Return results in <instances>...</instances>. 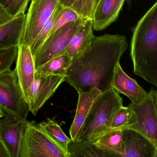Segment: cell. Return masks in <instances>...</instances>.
Segmentation results:
<instances>
[{
	"mask_svg": "<svg viewBox=\"0 0 157 157\" xmlns=\"http://www.w3.org/2000/svg\"><path fill=\"white\" fill-rule=\"evenodd\" d=\"M130 57L136 75L157 86V2L133 30Z\"/></svg>",
	"mask_w": 157,
	"mask_h": 157,
	"instance_id": "2",
	"label": "cell"
},
{
	"mask_svg": "<svg viewBox=\"0 0 157 157\" xmlns=\"http://www.w3.org/2000/svg\"><path fill=\"white\" fill-rule=\"evenodd\" d=\"M26 119L3 117L0 118V140L10 157H20L21 143Z\"/></svg>",
	"mask_w": 157,
	"mask_h": 157,
	"instance_id": "10",
	"label": "cell"
},
{
	"mask_svg": "<svg viewBox=\"0 0 157 157\" xmlns=\"http://www.w3.org/2000/svg\"><path fill=\"white\" fill-rule=\"evenodd\" d=\"M68 153L69 157H115L111 152L100 149L88 140H71Z\"/></svg>",
	"mask_w": 157,
	"mask_h": 157,
	"instance_id": "19",
	"label": "cell"
},
{
	"mask_svg": "<svg viewBox=\"0 0 157 157\" xmlns=\"http://www.w3.org/2000/svg\"><path fill=\"white\" fill-rule=\"evenodd\" d=\"M132 114V110L130 107L123 105L113 117L108 131L124 128L130 122Z\"/></svg>",
	"mask_w": 157,
	"mask_h": 157,
	"instance_id": "24",
	"label": "cell"
},
{
	"mask_svg": "<svg viewBox=\"0 0 157 157\" xmlns=\"http://www.w3.org/2000/svg\"><path fill=\"white\" fill-rule=\"evenodd\" d=\"M87 20L79 18L49 36L34 55L36 69L52 59L64 54L71 37Z\"/></svg>",
	"mask_w": 157,
	"mask_h": 157,
	"instance_id": "7",
	"label": "cell"
},
{
	"mask_svg": "<svg viewBox=\"0 0 157 157\" xmlns=\"http://www.w3.org/2000/svg\"><path fill=\"white\" fill-rule=\"evenodd\" d=\"M79 18H81L74 11L69 8L63 7L54 22L48 37L62 26Z\"/></svg>",
	"mask_w": 157,
	"mask_h": 157,
	"instance_id": "26",
	"label": "cell"
},
{
	"mask_svg": "<svg viewBox=\"0 0 157 157\" xmlns=\"http://www.w3.org/2000/svg\"><path fill=\"white\" fill-rule=\"evenodd\" d=\"M36 0H31V2H35Z\"/></svg>",
	"mask_w": 157,
	"mask_h": 157,
	"instance_id": "31",
	"label": "cell"
},
{
	"mask_svg": "<svg viewBox=\"0 0 157 157\" xmlns=\"http://www.w3.org/2000/svg\"><path fill=\"white\" fill-rule=\"evenodd\" d=\"M25 16V14L19 15L7 23L0 26V50L18 47L20 44Z\"/></svg>",
	"mask_w": 157,
	"mask_h": 157,
	"instance_id": "17",
	"label": "cell"
},
{
	"mask_svg": "<svg viewBox=\"0 0 157 157\" xmlns=\"http://www.w3.org/2000/svg\"><path fill=\"white\" fill-rule=\"evenodd\" d=\"M63 7L62 5L59 3L58 5L56 8L55 10L54 11L53 13H52L51 17L49 18L48 21L43 26L39 33V34L38 35L37 37L35 40L34 42L30 47L33 56H34L36 51L40 48V47L42 45V44H44V42L48 37L49 33L53 27L54 22Z\"/></svg>",
	"mask_w": 157,
	"mask_h": 157,
	"instance_id": "23",
	"label": "cell"
},
{
	"mask_svg": "<svg viewBox=\"0 0 157 157\" xmlns=\"http://www.w3.org/2000/svg\"><path fill=\"white\" fill-rule=\"evenodd\" d=\"M4 117V115H3V113H2L1 109H0V118L2 117Z\"/></svg>",
	"mask_w": 157,
	"mask_h": 157,
	"instance_id": "30",
	"label": "cell"
},
{
	"mask_svg": "<svg viewBox=\"0 0 157 157\" xmlns=\"http://www.w3.org/2000/svg\"><path fill=\"white\" fill-rule=\"evenodd\" d=\"M0 109L4 116L24 120L27 118L29 108L15 70L0 72Z\"/></svg>",
	"mask_w": 157,
	"mask_h": 157,
	"instance_id": "4",
	"label": "cell"
},
{
	"mask_svg": "<svg viewBox=\"0 0 157 157\" xmlns=\"http://www.w3.org/2000/svg\"><path fill=\"white\" fill-rule=\"evenodd\" d=\"M123 99L112 87L95 99L76 140L93 141L109 130L117 110L123 106Z\"/></svg>",
	"mask_w": 157,
	"mask_h": 157,
	"instance_id": "3",
	"label": "cell"
},
{
	"mask_svg": "<svg viewBox=\"0 0 157 157\" xmlns=\"http://www.w3.org/2000/svg\"><path fill=\"white\" fill-rule=\"evenodd\" d=\"M125 0H100L92 19L93 28L104 30L117 20Z\"/></svg>",
	"mask_w": 157,
	"mask_h": 157,
	"instance_id": "15",
	"label": "cell"
},
{
	"mask_svg": "<svg viewBox=\"0 0 157 157\" xmlns=\"http://www.w3.org/2000/svg\"><path fill=\"white\" fill-rule=\"evenodd\" d=\"M112 87L118 93L126 96L132 104L141 102L147 94L146 92L137 82L136 80L126 74L120 65H117L113 78Z\"/></svg>",
	"mask_w": 157,
	"mask_h": 157,
	"instance_id": "13",
	"label": "cell"
},
{
	"mask_svg": "<svg viewBox=\"0 0 157 157\" xmlns=\"http://www.w3.org/2000/svg\"><path fill=\"white\" fill-rule=\"evenodd\" d=\"M125 36L106 34L94 36L88 48L72 60L65 81L77 92L112 88L117 65L128 48Z\"/></svg>",
	"mask_w": 157,
	"mask_h": 157,
	"instance_id": "1",
	"label": "cell"
},
{
	"mask_svg": "<svg viewBox=\"0 0 157 157\" xmlns=\"http://www.w3.org/2000/svg\"><path fill=\"white\" fill-rule=\"evenodd\" d=\"M100 0H59L63 7L74 11L81 18L92 20Z\"/></svg>",
	"mask_w": 157,
	"mask_h": 157,
	"instance_id": "21",
	"label": "cell"
},
{
	"mask_svg": "<svg viewBox=\"0 0 157 157\" xmlns=\"http://www.w3.org/2000/svg\"><path fill=\"white\" fill-rule=\"evenodd\" d=\"M0 157H10L5 146L1 140H0Z\"/></svg>",
	"mask_w": 157,
	"mask_h": 157,
	"instance_id": "29",
	"label": "cell"
},
{
	"mask_svg": "<svg viewBox=\"0 0 157 157\" xmlns=\"http://www.w3.org/2000/svg\"><path fill=\"white\" fill-rule=\"evenodd\" d=\"M31 0H0V4L13 17L25 14Z\"/></svg>",
	"mask_w": 157,
	"mask_h": 157,
	"instance_id": "25",
	"label": "cell"
},
{
	"mask_svg": "<svg viewBox=\"0 0 157 157\" xmlns=\"http://www.w3.org/2000/svg\"><path fill=\"white\" fill-rule=\"evenodd\" d=\"M78 100L74 120L70 129L71 139L75 141L79 134L95 99L101 94L97 88L89 92H78Z\"/></svg>",
	"mask_w": 157,
	"mask_h": 157,
	"instance_id": "14",
	"label": "cell"
},
{
	"mask_svg": "<svg viewBox=\"0 0 157 157\" xmlns=\"http://www.w3.org/2000/svg\"><path fill=\"white\" fill-rule=\"evenodd\" d=\"M59 3V0H36L31 2L20 43L31 46Z\"/></svg>",
	"mask_w": 157,
	"mask_h": 157,
	"instance_id": "8",
	"label": "cell"
},
{
	"mask_svg": "<svg viewBox=\"0 0 157 157\" xmlns=\"http://www.w3.org/2000/svg\"><path fill=\"white\" fill-rule=\"evenodd\" d=\"M65 76L36 72L26 96L29 112L36 116L65 81Z\"/></svg>",
	"mask_w": 157,
	"mask_h": 157,
	"instance_id": "9",
	"label": "cell"
},
{
	"mask_svg": "<svg viewBox=\"0 0 157 157\" xmlns=\"http://www.w3.org/2000/svg\"><path fill=\"white\" fill-rule=\"evenodd\" d=\"M72 59L65 54L52 59L36 69L38 73L66 76Z\"/></svg>",
	"mask_w": 157,
	"mask_h": 157,
	"instance_id": "22",
	"label": "cell"
},
{
	"mask_svg": "<svg viewBox=\"0 0 157 157\" xmlns=\"http://www.w3.org/2000/svg\"><path fill=\"white\" fill-rule=\"evenodd\" d=\"M128 106L132 110V117L124 128L138 132L157 147V91L151 89L142 101L138 104L131 103Z\"/></svg>",
	"mask_w": 157,
	"mask_h": 157,
	"instance_id": "5",
	"label": "cell"
},
{
	"mask_svg": "<svg viewBox=\"0 0 157 157\" xmlns=\"http://www.w3.org/2000/svg\"><path fill=\"white\" fill-rule=\"evenodd\" d=\"M124 152L122 157H157V147L138 132L122 129Z\"/></svg>",
	"mask_w": 157,
	"mask_h": 157,
	"instance_id": "11",
	"label": "cell"
},
{
	"mask_svg": "<svg viewBox=\"0 0 157 157\" xmlns=\"http://www.w3.org/2000/svg\"><path fill=\"white\" fill-rule=\"evenodd\" d=\"M14 70L26 100L27 91L36 72L34 58L29 46L22 43L18 45L16 66Z\"/></svg>",
	"mask_w": 157,
	"mask_h": 157,
	"instance_id": "12",
	"label": "cell"
},
{
	"mask_svg": "<svg viewBox=\"0 0 157 157\" xmlns=\"http://www.w3.org/2000/svg\"><path fill=\"white\" fill-rule=\"evenodd\" d=\"M41 129L60 149L68 155V147L71 139L69 138L60 126L54 120L47 118L46 121L38 124Z\"/></svg>",
	"mask_w": 157,
	"mask_h": 157,
	"instance_id": "20",
	"label": "cell"
},
{
	"mask_svg": "<svg viewBox=\"0 0 157 157\" xmlns=\"http://www.w3.org/2000/svg\"><path fill=\"white\" fill-rule=\"evenodd\" d=\"M13 17L10 15L8 12L0 4V26L11 21Z\"/></svg>",
	"mask_w": 157,
	"mask_h": 157,
	"instance_id": "28",
	"label": "cell"
},
{
	"mask_svg": "<svg viewBox=\"0 0 157 157\" xmlns=\"http://www.w3.org/2000/svg\"><path fill=\"white\" fill-rule=\"evenodd\" d=\"M91 142L100 149L111 152L115 157H122L124 152L122 129L107 131Z\"/></svg>",
	"mask_w": 157,
	"mask_h": 157,
	"instance_id": "18",
	"label": "cell"
},
{
	"mask_svg": "<svg viewBox=\"0 0 157 157\" xmlns=\"http://www.w3.org/2000/svg\"><path fill=\"white\" fill-rule=\"evenodd\" d=\"M18 47L0 50V72L10 69L17 58Z\"/></svg>",
	"mask_w": 157,
	"mask_h": 157,
	"instance_id": "27",
	"label": "cell"
},
{
	"mask_svg": "<svg viewBox=\"0 0 157 157\" xmlns=\"http://www.w3.org/2000/svg\"><path fill=\"white\" fill-rule=\"evenodd\" d=\"M20 157H69L35 121L26 120Z\"/></svg>",
	"mask_w": 157,
	"mask_h": 157,
	"instance_id": "6",
	"label": "cell"
},
{
	"mask_svg": "<svg viewBox=\"0 0 157 157\" xmlns=\"http://www.w3.org/2000/svg\"><path fill=\"white\" fill-rule=\"evenodd\" d=\"M92 20L87 19L85 23L73 36L64 54L72 60L82 53L91 44L94 38Z\"/></svg>",
	"mask_w": 157,
	"mask_h": 157,
	"instance_id": "16",
	"label": "cell"
}]
</instances>
